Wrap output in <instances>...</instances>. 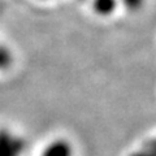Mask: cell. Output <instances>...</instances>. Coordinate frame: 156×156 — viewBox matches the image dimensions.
<instances>
[{"label": "cell", "instance_id": "5", "mask_svg": "<svg viewBox=\"0 0 156 156\" xmlns=\"http://www.w3.org/2000/svg\"><path fill=\"white\" fill-rule=\"evenodd\" d=\"M143 147L146 148V150H148V151H151L155 156H156V138H154V139H151V140H148L147 143H144V146Z\"/></svg>", "mask_w": 156, "mask_h": 156}, {"label": "cell", "instance_id": "2", "mask_svg": "<svg viewBox=\"0 0 156 156\" xmlns=\"http://www.w3.org/2000/svg\"><path fill=\"white\" fill-rule=\"evenodd\" d=\"M41 156H73V147L65 138H56L48 142Z\"/></svg>", "mask_w": 156, "mask_h": 156}, {"label": "cell", "instance_id": "1", "mask_svg": "<svg viewBox=\"0 0 156 156\" xmlns=\"http://www.w3.org/2000/svg\"><path fill=\"white\" fill-rule=\"evenodd\" d=\"M27 148L25 136L8 126H0V156H23Z\"/></svg>", "mask_w": 156, "mask_h": 156}, {"label": "cell", "instance_id": "6", "mask_svg": "<svg viewBox=\"0 0 156 156\" xmlns=\"http://www.w3.org/2000/svg\"><path fill=\"white\" fill-rule=\"evenodd\" d=\"M129 156H155L151 151H148V150H146L144 147H142V150H139V151H135V152H133V154H130Z\"/></svg>", "mask_w": 156, "mask_h": 156}, {"label": "cell", "instance_id": "4", "mask_svg": "<svg viewBox=\"0 0 156 156\" xmlns=\"http://www.w3.org/2000/svg\"><path fill=\"white\" fill-rule=\"evenodd\" d=\"M122 3L125 4V7L131 12L138 11V9H140L143 5V0H122Z\"/></svg>", "mask_w": 156, "mask_h": 156}, {"label": "cell", "instance_id": "3", "mask_svg": "<svg viewBox=\"0 0 156 156\" xmlns=\"http://www.w3.org/2000/svg\"><path fill=\"white\" fill-rule=\"evenodd\" d=\"M117 0H92V8L100 16H109L115 12Z\"/></svg>", "mask_w": 156, "mask_h": 156}]
</instances>
